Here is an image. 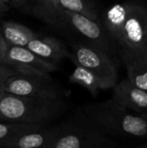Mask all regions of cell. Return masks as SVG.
Returning <instances> with one entry per match:
<instances>
[{
    "label": "cell",
    "mask_w": 147,
    "mask_h": 148,
    "mask_svg": "<svg viewBox=\"0 0 147 148\" xmlns=\"http://www.w3.org/2000/svg\"><path fill=\"white\" fill-rule=\"evenodd\" d=\"M101 21L118 50L139 52L147 40V3L122 0L101 10Z\"/></svg>",
    "instance_id": "cell-1"
},
{
    "label": "cell",
    "mask_w": 147,
    "mask_h": 148,
    "mask_svg": "<svg viewBox=\"0 0 147 148\" xmlns=\"http://www.w3.org/2000/svg\"><path fill=\"white\" fill-rule=\"evenodd\" d=\"M68 109L63 98L29 97L0 92V121L49 125Z\"/></svg>",
    "instance_id": "cell-2"
},
{
    "label": "cell",
    "mask_w": 147,
    "mask_h": 148,
    "mask_svg": "<svg viewBox=\"0 0 147 148\" xmlns=\"http://www.w3.org/2000/svg\"><path fill=\"white\" fill-rule=\"evenodd\" d=\"M107 136L147 138V116L138 114L113 99L81 108Z\"/></svg>",
    "instance_id": "cell-3"
},
{
    "label": "cell",
    "mask_w": 147,
    "mask_h": 148,
    "mask_svg": "<svg viewBox=\"0 0 147 148\" xmlns=\"http://www.w3.org/2000/svg\"><path fill=\"white\" fill-rule=\"evenodd\" d=\"M56 136L52 148H113L120 145L104 134L78 108L64 121L55 124Z\"/></svg>",
    "instance_id": "cell-4"
},
{
    "label": "cell",
    "mask_w": 147,
    "mask_h": 148,
    "mask_svg": "<svg viewBox=\"0 0 147 148\" xmlns=\"http://www.w3.org/2000/svg\"><path fill=\"white\" fill-rule=\"evenodd\" d=\"M54 28L77 37L75 42L91 44L113 58L118 59L120 56L116 42L101 20H92L81 14L63 10L58 23Z\"/></svg>",
    "instance_id": "cell-5"
},
{
    "label": "cell",
    "mask_w": 147,
    "mask_h": 148,
    "mask_svg": "<svg viewBox=\"0 0 147 148\" xmlns=\"http://www.w3.org/2000/svg\"><path fill=\"white\" fill-rule=\"evenodd\" d=\"M69 59L103 81L110 88L118 82L119 59L113 58L101 49L81 42L70 41Z\"/></svg>",
    "instance_id": "cell-6"
},
{
    "label": "cell",
    "mask_w": 147,
    "mask_h": 148,
    "mask_svg": "<svg viewBox=\"0 0 147 148\" xmlns=\"http://www.w3.org/2000/svg\"><path fill=\"white\" fill-rule=\"evenodd\" d=\"M2 91L16 95L48 99L64 96V89L49 75L15 74L5 81Z\"/></svg>",
    "instance_id": "cell-7"
},
{
    "label": "cell",
    "mask_w": 147,
    "mask_h": 148,
    "mask_svg": "<svg viewBox=\"0 0 147 148\" xmlns=\"http://www.w3.org/2000/svg\"><path fill=\"white\" fill-rule=\"evenodd\" d=\"M2 62L20 74L49 75L57 69L56 64L41 58L26 47L8 45Z\"/></svg>",
    "instance_id": "cell-8"
},
{
    "label": "cell",
    "mask_w": 147,
    "mask_h": 148,
    "mask_svg": "<svg viewBox=\"0 0 147 148\" xmlns=\"http://www.w3.org/2000/svg\"><path fill=\"white\" fill-rule=\"evenodd\" d=\"M113 97L118 104L141 115L147 116V92L133 85L127 78L113 87Z\"/></svg>",
    "instance_id": "cell-9"
},
{
    "label": "cell",
    "mask_w": 147,
    "mask_h": 148,
    "mask_svg": "<svg viewBox=\"0 0 147 148\" xmlns=\"http://www.w3.org/2000/svg\"><path fill=\"white\" fill-rule=\"evenodd\" d=\"M26 48L41 58L54 64L70 57V51L67 46L53 36H36L29 42Z\"/></svg>",
    "instance_id": "cell-10"
},
{
    "label": "cell",
    "mask_w": 147,
    "mask_h": 148,
    "mask_svg": "<svg viewBox=\"0 0 147 148\" xmlns=\"http://www.w3.org/2000/svg\"><path fill=\"white\" fill-rule=\"evenodd\" d=\"M55 136L56 126L49 124L36 132L26 134L3 143L0 148H52Z\"/></svg>",
    "instance_id": "cell-11"
},
{
    "label": "cell",
    "mask_w": 147,
    "mask_h": 148,
    "mask_svg": "<svg viewBox=\"0 0 147 148\" xmlns=\"http://www.w3.org/2000/svg\"><path fill=\"white\" fill-rule=\"evenodd\" d=\"M20 10L47 25L55 27L58 23L64 9L61 6L59 0H28Z\"/></svg>",
    "instance_id": "cell-12"
},
{
    "label": "cell",
    "mask_w": 147,
    "mask_h": 148,
    "mask_svg": "<svg viewBox=\"0 0 147 148\" xmlns=\"http://www.w3.org/2000/svg\"><path fill=\"white\" fill-rule=\"evenodd\" d=\"M120 57L124 63L127 79L136 87L147 92V58L141 54L120 51Z\"/></svg>",
    "instance_id": "cell-13"
},
{
    "label": "cell",
    "mask_w": 147,
    "mask_h": 148,
    "mask_svg": "<svg viewBox=\"0 0 147 148\" xmlns=\"http://www.w3.org/2000/svg\"><path fill=\"white\" fill-rule=\"evenodd\" d=\"M0 30L4 41L10 46L26 47L29 41L38 36L33 29L14 21H3Z\"/></svg>",
    "instance_id": "cell-14"
},
{
    "label": "cell",
    "mask_w": 147,
    "mask_h": 148,
    "mask_svg": "<svg viewBox=\"0 0 147 148\" xmlns=\"http://www.w3.org/2000/svg\"><path fill=\"white\" fill-rule=\"evenodd\" d=\"M75 65V69L69 77L71 82L79 84L85 88L93 96H96L100 90L110 88L103 81H101L99 77L84 67L79 64Z\"/></svg>",
    "instance_id": "cell-15"
},
{
    "label": "cell",
    "mask_w": 147,
    "mask_h": 148,
    "mask_svg": "<svg viewBox=\"0 0 147 148\" xmlns=\"http://www.w3.org/2000/svg\"><path fill=\"white\" fill-rule=\"evenodd\" d=\"M44 126L14 121H0V146L26 134L36 132Z\"/></svg>",
    "instance_id": "cell-16"
},
{
    "label": "cell",
    "mask_w": 147,
    "mask_h": 148,
    "mask_svg": "<svg viewBox=\"0 0 147 148\" xmlns=\"http://www.w3.org/2000/svg\"><path fill=\"white\" fill-rule=\"evenodd\" d=\"M62 9L81 14L92 20H101V9L95 0H59Z\"/></svg>",
    "instance_id": "cell-17"
},
{
    "label": "cell",
    "mask_w": 147,
    "mask_h": 148,
    "mask_svg": "<svg viewBox=\"0 0 147 148\" xmlns=\"http://www.w3.org/2000/svg\"><path fill=\"white\" fill-rule=\"evenodd\" d=\"M15 74H17V72H16L8 64L0 61V92L2 91L3 85L5 82V81Z\"/></svg>",
    "instance_id": "cell-18"
},
{
    "label": "cell",
    "mask_w": 147,
    "mask_h": 148,
    "mask_svg": "<svg viewBox=\"0 0 147 148\" xmlns=\"http://www.w3.org/2000/svg\"><path fill=\"white\" fill-rule=\"evenodd\" d=\"M8 47V44L6 43V42L4 41L3 37V35L1 33V30H0V61L2 62L3 60V57L4 56V53L6 51V49Z\"/></svg>",
    "instance_id": "cell-19"
},
{
    "label": "cell",
    "mask_w": 147,
    "mask_h": 148,
    "mask_svg": "<svg viewBox=\"0 0 147 148\" xmlns=\"http://www.w3.org/2000/svg\"><path fill=\"white\" fill-rule=\"evenodd\" d=\"M27 1L28 0H12L10 5L12 6L13 8H16V9L20 10L23 6L25 5V3H27Z\"/></svg>",
    "instance_id": "cell-20"
},
{
    "label": "cell",
    "mask_w": 147,
    "mask_h": 148,
    "mask_svg": "<svg viewBox=\"0 0 147 148\" xmlns=\"http://www.w3.org/2000/svg\"><path fill=\"white\" fill-rule=\"evenodd\" d=\"M9 9H10V7H9L8 4H6V3H3L2 1H0V16H2L5 12L9 11Z\"/></svg>",
    "instance_id": "cell-21"
},
{
    "label": "cell",
    "mask_w": 147,
    "mask_h": 148,
    "mask_svg": "<svg viewBox=\"0 0 147 148\" xmlns=\"http://www.w3.org/2000/svg\"><path fill=\"white\" fill-rule=\"evenodd\" d=\"M133 53H134V52H133ZM137 53L143 55L144 56H146L147 58V40L146 42V43L144 44V46L142 47V49H141L139 52H137Z\"/></svg>",
    "instance_id": "cell-22"
},
{
    "label": "cell",
    "mask_w": 147,
    "mask_h": 148,
    "mask_svg": "<svg viewBox=\"0 0 147 148\" xmlns=\"http://www.w3.org/2000/svg\"><path fill=\"white\" fill-rule=\"evenodd\" d=\"M0 1H2L3 3H6V4H8V5H10L12 0H0Z\"/></svg>",
    "instance_id": "cell-23"
},
{
    "label": "cell",
    "mask_w": 147,
    "mask_h": 148,
    "mask_svg": "<svg viewBox=\"0 0 147 148\" xmlns=\"http://www.w3.org/2000/svg\"><path fill=\"white\" fill-rule=\"evenodd\" d=\"M139 1H141V2H144V3H147V0H139Z\"/></svg>",
    "instance_id": "cell-24"
}]
</instances>
